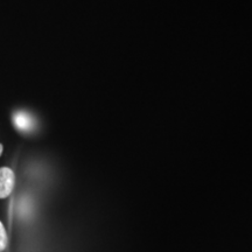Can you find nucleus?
Here are the masks:
<instances>
[{"label":"nucleus","instance_id":"obj_3","mask_svg":"<svg viewBox=\"0 0 252 252\" xmlns=\"http://www.w3.org/2000/svg\"><path fill=\"white\" fill-rule=\"evenodd\" d=\"M7 244H8L7 232H6L4 224L0 222V252H2L6 248H7Z\"/></svg>","mask_w":252,"mask_h":252},{"label":"nucleus","instance_id":"obj_4","mask_svg":"<svg viewBox=\"0 0 252 252\" xmlns=\"http://www.w3.org/2000/svg\"><path fill=\"white\" fill-rule=\"evenodd\" d=\"M1 153H2V145L0 144V156H1Z\"/></svg>","mask_w":252,"mask_h":252},{"label":"nucleus","instance_id":"obj_1","mask_svg":"<svg viewBox=\"0 0 252 252\" xmlns=\"http://www.w3.org/2000/svg\"><path fill=\"white\" fill-rule=\"evenodd\" d=\"M15 175L8 167L0 168V198H6L11 195L14 188Z\"/></svg>","mask_w":252,"mask_h":252},{"label":"nucleus","instance_id":"obj_2","mask_svg":"<svg viewBox=\"0 0 252 252\" xmlns=\"http://www.w3.org/2000/svg\"><path fill=\"white\" fill-rule=\"evenodd\" d=\"M14 123L18 130L28 131L32 127V122L30 116L25 112H17L14 115Z\"/></svg>","mask_w":252,"mask_h":252}]
</instances>
